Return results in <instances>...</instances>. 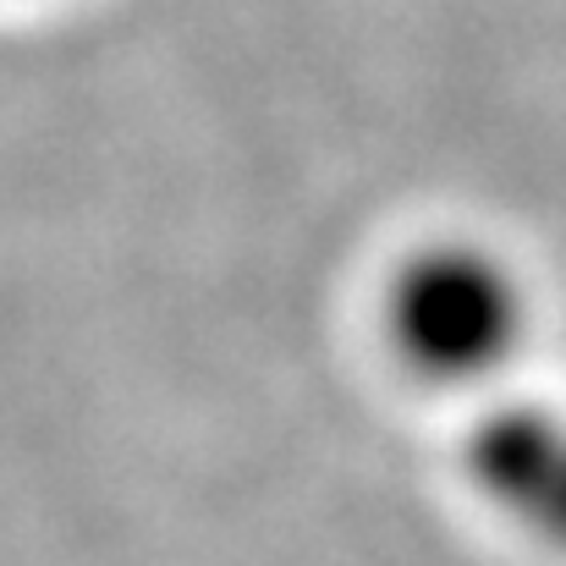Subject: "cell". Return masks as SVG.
I'll list each match as a JSON object with an SVG mask.
<instances>
[{"label":"cell","instance_id":"6da1fadb","mask_svg":"<svg viewBox=\"0 0 566 566\" xmlns=\"http://www.w3.org/2000/svg\"><path fill=\"white\" fill-rule=\"evenodd\" d=\"M385 358L446 396H495L528 358L539 297L528 270L479 231H434L407 242L375 292Z\"/></svg>","mask_w":566,"mask_h":566},{"label":"cell","instance_id":"7a4b0ae2","mask_svg":"<svg viewBox=\"0 0 566 566\" xmlns=\"http://www.w3.org/2000/svg\"><path fill=\"white\" fill-rule=\"evenodd\" d=\"M457 473L484 517L566 562V401L495 390L457 440Z\"/></svg>","mask_w":566,"mask_h":566}]
</instances>
